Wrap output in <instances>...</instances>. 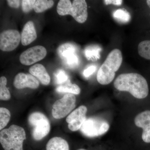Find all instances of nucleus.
<instances>
[{"instance_id": "nucleus-1", "label": "nucleus", "mask_w": 150, "mask_h": 150, "mask_svg": "<svg viewBox=\"0 0 150 150\" xmlns=\"http://www.w3.org/2000/svg\"><path fill=\"white\" fill-rule=\"evenodd\" d=\"M115 88L120 91L129 92L138 99L146 97L149 92L147 82L143 76L137 73L119 75L114 82Z\"/></svg>"}, {"instance_id": "nucleus-2", "label": "nucleus", "mask_w": 150, "mask_h": 150, "mask_svg": "<svg viewBox=\"0 0 150 150\" xmlns=\"http://www.w3.org/2000/svg\"><path fill=\"white\" fill-rule=\"evenodd\" d=\"M122 61L121 51L118 49L112 50L98 72L97 80L98 82L102 85L110 83L115 77V73L121 67Z\"/></svg>"}, {"instance_id": "nucleus-3", "label": "nucleus", "mask_w": 150, "mask_h": 150, "mask_svg": "<svg viewBox=\"0 0 150 150\" xmlns=\"http://www.w3.org/2000/svg\"><path fill=\"white\" fill-rule=\"evenodd\" d=\"M26 139L24 129L12 125L0 133V142L4 150H23V142Z\"/></svg>"}, {"instance_id": "nucleus-4", "label": "nucleus", "mask_w": 150, "mask_h": 150, "mask_svg": "<svg viewBox=\"0 0 150 150\" xmlns=\"http://www.w3.org/2000/svg\"><path fill=\"white\" fill-rule=\"evenodd\" d=\"M58 14L62 16L70 15L79 23H82L88 18L87 5L84 0L59 1L57 6Z\"/></svg>"}, {"instance_id": "nucleus-5", "label": "nucleus", "mask_w": 150, "mask_h": 150, "mask_svg": "<svg viewBox=\"0 0 150 150\" xmlns=\"http://www.w3.org/2000/svg\"><path fill=\"white\" fill-rule=\"evenodd\" d=\"M30 126L32 128L33 138L40 141L49 133L51 125L48 118L43 113L35 112L31 113L28 118Z\"/></svg>"}, {"instance_id": "nucleus-6", "label": "nucleus", "mask_w": 150, "mask_h": 150, "mask_svg": "<svg viewBox=\"0 0 150 150\" xmlns=\"http://www.w3.org/2000/svg\"><path fill=\"white\" fill-rule=\"evenodd\" d=\"M109 129L106 121L96 118L86 119L81 127V132L86 137H95L105 134Z\"/></svg>"}, {"instance_id": "nucleus-7", "label": "nucleus", "mask_w": 150, "mask_h": 150, "mask_svg": "<svg viewBox=\"0 0 150 150\" xmlns=\"http://www.w3.org/2000/svg\"><path fill=\"white\" fill-rule=\"evenodd\" d=\"M76 98L74 94L67 93L53 105L52 114L56 119H61L68 115L76 106Z\"/></svg>"}, {"instance_id": "nucleus-8", "label": "nucleus", "mask_w": 150, "mask_h": 150, "mask_svg": "<svg viewBox=\"0 0 150 150\" xmlns=\"http://www.w3.org/2000/svg\"><path fill=\"white\" fill-rule=\"evenodd\" d=\"M21 35L18 30H8L1 33L0 34V49L6 52L15 50L18 46Z\"/></svg>"}, {"instance_id": "nucleus-9", "label": "nucleus", "mask_w": 150, "mask_h": 150, "mask_svg": "<svg viewBox=\"0 0 150 150\" xmlns=\"http://www.w3.org/2000/svg\"><path fill=\"white\" fill-rule=\"evenodd\" d=\"M47 54L46 48L43 46H33L23 52L19 57L20 62L23 65L30 66L41 61Z\"/></svg>"}, {"instance_id": "nucleus-10", "label": "nucleus", "mask_w": 150, "mask_h": 150, "mask_svg": "<svg viewBox=\"0 0 150 150\" xmlns=\"http://www.w3.org/2000/svg\"><path fill=\"white\" fill-rule=\"evenodd\" d=\"M87 111L86 107L81 105L68 115L66 121L70 130L75 131L81 129L86 120V115Z\"/></svg>"}, {"instance_id": "nucleus-11", "label": "nucleus", "mask_w": 150, "mask_h": 150, "mask_svg": "<svg viewBox=\"0 0 150 150\" xmlns=\"http://www.w3.org/2000/svg\"><path fill=\"white\" fill-rule=\"evenodd\" d=\"M13 85L17 89H23L25 88L36 89L39 87V83L33 75L20 73L16 76Z\"/></svg>"}, {"instance_id": "nucleus-12", "label": "nucleus", "mask_w": 150, "mask_h": 150, "mask_svg": "<svg viewBox=\"0 0 150 150\" xmlns=\"http://www.w3.org/2000/svg\"><path fill=\"white\" fill-rule=\"evenodd\" d=\"M37 35L34 23L29 21L25 25L21 34V43L23 46H27L34 41Z\"/></svg>"}, {"instance_id": "nucleus-13", "label": "nucleus", "mask_w": 150, "mask_h": 150, "mask_svg": "<svg viewBox=\"0 0 150 150\" xmlns=\"http://www.w3.org/2000/svg\"><path fill=\"white\" fill-rule=\"evenodd\" d=\"M30 74L37 78L43 85H48L51 82V77L43 65L36 64L30 68Z\"/></svg>"}, {"instance_id": "nucleus-14", "label": "nucleus", "mask_w": 150, "mask_h": 150, "mask_svg": "<svg viewBox=\"0 0 150 150\" xmlns=\"http://www.w3.org/2000/svg\"><path fill=\"white\" fill-rule=\"evenodd\" d=\"M46 150H69L67 141L61 137H55L48 141L46 146Z\"/></svg>"}, {"instance_id": "nucleus-15", "label": "nucleus", "mask_w": 150, "mask_h": 150, "mask_svg": "<svg viewBox=\"0 0 150 150\" xmlns=\"http://www.w3.org/2000/svg\"><path fill=\"white\" fill-rule=\"evenodd\" d=\"M77 48L74 44L67 43L59 46L57 52L59 56L63 61L74 54H77Z\"/></svg>"}, {"instance_id": "nucleus-16", "label": "nucleus", "mask_w": 150, "mask_h": 150, "mask_svg": "<svg viewBox=\"0 0 150 150\" xmlns=\"http://www.w3.org/2000/svg\"><path fill=\"white\" fill-rule=\"evenodd\" d=\"M63 84L60 85L56 88V91L59 93H71L78 95L80 93L81 89L76 84L71 83L69 80Z\"/></svg>"}, {"instance_id": "nucleus-17", "label": "nucleus", "mask_w": 150, "mask_h": 150, "mask_svg": "<svg viewBox=\"0 0 150 150\" xmlns=\"http://www.w3.org/2000/svg\"><path fill=\"white\" fill-rule=\"evenodd\" d=\"M135 123L137 127L144 128L150 124V110H146L141 112L136 116Z\"/></svg>"}, {"instance_id": "nucleus-18", "label": "nucleus", "mask_w": 150, "mask_h": 150, "mask_svg": "<svg viewBox=\"0 0 150 150\" xmlns=\"http://www.w3.org/2000/svg\"><path fill=\"white\" fill-rule=\"evenodd\" d=\"M54 5V1L51 0H37L35 1L33 9L36 13H41L51 8Z\"/></svg>"}, {"instance_id": "nucleus-19", "label": "nucleus", "mask_w": 150, "mask_h": 150, "mask_svg": "<svg viewBox=\"0 0 150 150\" xmlns=\"http://www.w3.org/2000/svg\"><path fill=\"white\" fill-rule=\"evenodd\" d=\"M112 16L116 21L123 23L129 22L131 18L129 12L124 9H119L115 11L112 13Z\"/></svg>"}, {"instance_id": "nucleus-20", "label": "nucleus", "mask_w": 150, "mask_h": 150, "mask_svg": "<svg viewBox=\"0 0 150 150\" xmlns=\"http://www.w3.org/2000/svg\"><path fill=\"white\" fill-rule=\"evenodd\" d=\"M6 78L2 76L0 78V99L3 100H8L11 98V95L9 91L6 87Z\"/></svg>"}, {"instance_id": "nucleus-21", "label": "nucleus", "mask_w": 150, "mask_h": 150, "mask_svg": "<svg viewBox=\"0 0 150 150\" xmlns=\"http://www.w3.org/2000/svg\"><path fill=\"white\" fill-rule=\"evenodd\" d=\"M138 53L141 57L150 60V40H144L139 43Z\"/></svg>"}, {"instance_id": "nucleus-22", "label": "nucleus", "mask_w": 150, "mask_h": 150, "mask_svg": "<svg viewBox=\"0 0 150 150\" xmlns=\"http://www.w3.org/2000/svg\"><path fill=\"white\" fill-rule=\"evenodd\" d=\"M101 48L97 46H91L86 49L85 56L87 59L91 61H96L100 58Z\"/></svg>"}, {"instance_id": "nucleus-23", "label": "nucleus", "mask_w": 150, "mask_h": 150, "mask_svg": "<svg viewBox=\"0 0 150 150\" xmlns=\"http://www.w3.org/2000/svg\"><path fill=\"white\" fill-rule=\"evenodd\" d=\"M11 112L5 108H0V130H3L7 125L10 120Z\"/></svg>"}, {"instance_id": "nucleus-24", "label": "nucleus", "mask_w": 150, "mask_h": 150, "mask_svg": "<svg viewBox=\"0 0 150 150\" xmlns=\"http://www.w3.org/2000/svg\"><path fill=\"white\" fill-rule=\"evenodd\" d=\"M55 82L57 84L62 85L69 80V76L64 70L59 69L54 74Z\"/></svg>"}, {"instance_id": "nucleus-25", "label": "nucleus", "mask_w": 150, "mask_h": 150, "mask_svg": "<svg viewBox=\"0 0 150 150\" xmlns=\"http://www.w3.org/2000/svg\"><path fill=\"white\" fill-rule=\"evenodd\" d=\"M35 0H23L21 1L22 9L24 13H28L33 9Z\"/></svg>"}, {"instance_id": "nucleus-26", "label": "nucleus", "mask_w": 150, "mask_h": 150, "mask_svg": "<svg viewBox=\"0 0 150 150\" xmlns=\"http://www.w3.org/2000/svg\"><path fill=\"white\" fill-rule=\"evenodd\" d=\"M96 70V66H89L87 69H85L83 72V76L85 77L88 78L91 76L92 74L95 72Z\"/></svg>"}, {"instance_id": "nucleus-27", "label": "nucleus", "mask_w": 150, "mask_h": 150, "mask_svg": "<svg viewBox=\"0 0 150 150\" xmlns=\"http://www.w3.org/2000/svg\"><path fill=\"white\" fill-rule=\"evenodd\" d=\"M142 139L146 143H150V129L143 131Z\"/></svg>"}, {"instance_id": "nucleus-28", "label": "nucleus", "mask_w": 150, "mask_h": 150, "mask_svg": "<svg viewBox=\"0 0 150 150\" xmlns=\"http://www.w3.org/2000/svg\"><path fill=\"white\" fill-rule=\"evenodd\" d=\"M21 1L18 0H8V4L10 7L13 8H17L19 7Z\"/></svg>"}, {"instance_id": "nucleus-29", "label": "nucleus", "mask_w": 150, "mask_h": 150, "mask_svg": "<svg viewBox=\"0 0 150 150\" xmlns=\"http://www.w3.org/2000/svg\"><path fill=\"white\" fill-rule=\"evenodd\" d=\"M105 4L106 5L112 4L115 6H121L123 3L122 0H105L104 1Z\"/></svg>"}, {"instance_id": "nucleus-30", "label": "nucleus", "mask_w": 150, "mask_h": 150, "mask_svg": "<svg viewBox=\"0 0 150 150\" xmlns=\"http://www.w3.org/2000/svg\"><path fill=\"white\" fill-rule=\"evenodd\" d=\"M146 3L148 6L150 8V0H147L146 1Z\"/></svg>"}, {"instance_id": "nucleus-31", "label": "nucleus", "mask_w": 150, "mask_h": 150, "mask_svg": "<svg viewBox=\"0 0 150 150\" xmlns=\"http://www.w3.org/2000/svg\"><path fill=\"white\" fill-rule=\"evenodd\" d=\"M77 150H86L84 149H78Z\"/></svg>"}]
</instances>
